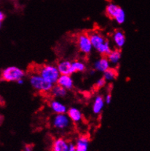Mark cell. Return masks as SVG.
<instances>
[{
	"label": "cell",
	"instance_id": "1",
	"mask_svg": "<svg viewBox=\"0 0 150 151\" xmlns=\"http://www.w3.org/2000/svg\"><path fill=\"white\" fill-rule=\"evenodd\" d=\"M93 47L101 56H107L112 50L110 46L109 41L106 39L102 34L98 31L88 32Z\"/></svg>",
	"mask_w": 150,
	"mask_h": 151
},
{
	"label": "cell",
	"instance_id": "6",
	"mask_svg": "<svg viewBox=\"0 0 150 151\" xmlns=\"http://www.w3.org/2000/svg\"><path fill=\"white\" fill-rule=\"evenodd\" d=\"M3 80L7 82H18L25 77V72L23 69L11 66L5 68L1 72Z\"/></svg>",
	"mask_w": 150,
	"mask_h": 151
},
{
	"label": "cell",
	"instance_id": "13",
	"mask_svg": "<svg viewBox=\"0 0 150 151\" xmlns=\"http://www.w3.org/2000/svg\"><path fill=\"white\" fill-rule=\"evenodd\" d=\"M49 106H50V108L51 109L52 111L56 114L66 113L67 110H68L65 104L56 99H52L50 101Z\"/></svg>",
	"mask_w": 150,
	"mask_h": 151
},
{
	"label": "cell",
	"instance_id": "5",
	"mask_svg": "<svg viewBox=\"0 0 150 151\" xmlns=\"http://www.w3.org/2000/svg\"><path fill=\"white\" fill-rule=\"evenodd\" d=\"M76 44L79 51L85 55H89L93 48L88 32H80L76 35Z\"/></svg>",
	"mask_w": 150,
	"mask_h": 151
},
{
	"label": "cell",
	"instance_id": "19",
	"mask_svg": "<svg viewBox=\"0 0 150 151\" xmlns=\"http://www.w3.org/2000/svg\"><path fill=\"white\" fill-rule=\"evenodd\" d=\"M118 77V72L116 69L111 68L108 69L104 72L103 78L107 81H113Z\"/></svg>",
	"mask_w": 150,
	"mask_h": 151
},
{
	"label": "cell",
	"instance_id": "20",
	"mask_svg": "<svg viewBox=\"0 0 150 151\" xmlns=\"http://www.w3.org/2000/svg\"><path fill=\"white\" fill-rule=\"evenodd\" d=\"M72 65V69L74 73L76 72H83L86 70V64L80 60H74V61L71 62Z\"/></svg>",
	"mask_w": 150,
	"mask_h": 151
},
{
	"label": "cell",
	"instance_id": "17",
	"mask_svg": "<svg viewBox=\"0 0 150 151\" xmlns=\"http://www.w3.org/2000/svg\"><path fill=\"white\" fill-rule=\"evenodd\" d=\"M50 95L53 98H64L67 95V90L58 84L53 85Z\"/></svg>",
	"mask_w": 150,
	"mask_h": 151
},
{
	"label": "cell",
	"instance_id": "2",
	"mask_svg": "<svg viewBox=\"0 0 150 151\" xmlns=\"http://www.w3.org/2000/svg\"><path fill=\"white\" fill-rule=\"evenodd\" d=\"M31 72H35L42 76L44 79L55 85L57 83L58 79L60 76L56 65L50 64H43L39 65L32 66Z\"/></svg>",
	"mask_w": 150,
	"mask_h": 151
},
{
	"label": "cell",
	"instance_id": "18",
	"mask_svg": "<svg viewBox=\"0 0 150 151\" xmlns=\"http://www.w3.org/2000/svg\"><path fill=\"white\" fill-rule=\"evenodd\" d=\"M107 58L111 64H117L120 62L121 57H122V52L120 49H114L111 51V53L107 55Z\"/></svg>",
	"mask_w": 150,
	"mask_h": 151
},
{
	"label": "cell",
	"instance_id": "11",
	"mask_svg": "<svg viewBox=\"0 0 150 151\" xmlns=\"http://www.w3.org/2000/svg\"><path fill=\"white\" fill-rule=\"evenodd\" d=\"M110 62L106 56H101L93 64V69L97 72H104L106 70L110 68Z\"/></svg>",
	"mask_w": 150,
	"mask_h": 151
},
{
	"label": "cell",
	"instance_id": "10",
	"mask_svg": "<svg viewBox=\"0 0 150 151\" xmlns=\"http://www.w3.org/2000/svg\"><path fill=\"white\" fill-rule=\"evenodd\" d=\"M69 143L64 138L56 139L52 144L51 151H69Z\"/></svg>",
	"mask_w": 150,
	"mask_h": 151
},
{
	"label": "cell",
	"instance_id": "7",
	"mask_svg": "<svg viewBox=\"0 0 150 151\" xmlns=\"http://www.w3.org/2000/svg\"><path fill=\"white\" fill-rule=\"evenodd\" d=\"M71 122V121L67 114H56L52 120V126L57 130L63 131L69 127Z\"/></svg>",
	"mask_w": 150,
	"mask_h": 151
},
{
	"label": "cell",
	"instance_id": "16",
	"mask_svg": "<svg viewBox=\"0 0 150 151\" xmlns=\"http://www.w3.org/2000/svg\"><path fill=\"white\" fill-rule=\"evenodd\" d=\"M67 115L69 117L71 122L79 123L82 119V114L79 109L76 107H70L67 110Z\"/></svg>",
	"mask_w": 150,
	"mask_h": 151
},
{
	"label": "cell",
	"instance_id": "24",
	"mask_svg": "<svg viewBox=\"0 0 150 151\" xmlns=\"http://www.w3.org/2000/svg\"><path fill=\"white\" fill-rule=\"evenodd\" d=\"M69 151H76V147L75 145L73 143H69Z\"/></svg>",
	"mask_w": 150,
	"mask_h": 151
},
{
	"label": "cell",
	"instance_id": "22",
	"mask_svg": "<svg viewBox=\"0 0 150 151\" xmlns=\"http://www.w3.org/2000/svg\"><path fill=\"white\" fill-rule=\"evenodd\" d=\"M105 99V103L107 104H109L111 102V99H112V96H111V93H108L106 96L104 97Z\"/></svg>",
	"mask_w": 150,
	"mask_h": 151
},
{
	"label": "cell",
	"instance_id": "26",
	"mask_svg": "<svg viewBox=\"0 0 150 151\" xmlns=\"http://www.w3.org/2000/svg\"><path fill=\"white\" fill-rule=\"evenodd\" d=\"M18 83V84H20V85H21V84H23V83H24V79H21V80H20V81H18V82H17Z\"/></svg>",
	"mask_w": 150,
	"mask_h": 151
},
{
	"label": "cell",
	"instance_id": "8",
	"mask_svg": "<svg viewBox=\"0 0 150 151\" xmlns=\"http://www.w3.org/2000/svg\"><path fill=\"white\" fill-rule=\"evenodd\" d=\"M112 39L117 48L121 50L125 45V41H126L125 32L122 29H116L113 33Z\"/></svg>",
	"mask_w": 150,
	"mask_h": 151
},
{
	"label": "cell",
	"instance_id": "4",
	"mask_svg": "<svg viewBox=\"0 0 150 151\" xmlns=\"http://www.w3.org/2000/svg\"><path fill=\"white\" fill-rule=\"evenodd\" d=\"M105 13L109 19L114 20L118 24H122L125 21V13L120 6L109 3L105 9Z\"/></svg>",
	"mask_w": 150,
	"mask_h": 151
},
{
	"label": "cell",
	"instance_id": "25",
	"mask_svg": "<svg viewBox=\"0 0 150 151\" xmlns=\"http://www.w3.org/2000/svg\"><path fill=\"white\" fill-rule=\"evenodd\" d=\"M4 19V14L1 11H0V21H2Z\"/></svg>",
	"mask_w": 150,
	"mask_h": 151
},
{
	"label": "cell",
	"instance_id": "23",
	"mask_svg": "<svg viewBox=\"0 0 150 151\" xmlns=\"http://www.w3.org/2000/svg\"><path fill=\"white\" fill-rule=\"evenodd\" d=\"M33 147L34 146L32 145H28L26 146L24 151H33Z\"/></svg>",
	"mask_w": 150,
	"mask_h": 151
},
{
	"label": "cell",
	"instance_id": "9",
	"mask_svg": "<svg viewBox=\"0 0 150 151\" xmlns=\"http://www.w3.org/2000/svg\"><path fill=\"white\" fill-rule=\"evenodd\" d=\"M58 69L60 73V75H71L74 74L72 69V65H71V61L68 60H62L58 62L57 65Z\"/></svg>",
	"mask_w": 150,
	"mask_h": 151
},
{
	"label": "cell",
	"instance_id": "14",
	"mask_svg": "<svg viewBox=\"0 0 150 151\" xmlns=\"http://www.w3.org/2000/svg\"><path fill=\"white\" fill-rule=\"evenodd\" d=\"M105 104L104 97L101 95H98L96 96L93 103V112L94 114H100L103 110Z\"/></svg>",
	"mask_w": 150,
	"mask_h": 151
},
{
	"label": "cell",
	"instance_id": "12",
	"mask_svg": "<svg viewBox=\"0 0 150 151\" xmlns=\"http://www.w3.org/2000/svg\"><path fill=\"white\" fill-rule=\"evenodd\" d=\"M56 84L64 88L67 91H69L71 90L74 87V81L71 78V75H60Z\"/></svg>",
	"mask_w": 150,
	"mask_h": 151
},
{
	"label": "cell",
	"instance_id": "15",
	"mask_svg": "<svg viewBox=\"0 0 150 151\" xmlns=\"http://www.w3.org/2000/svg\"><path fill=\"white\" fill-rule=\"evenodd\" d=\"M89 143V137L85 135H82L77 139L76 144H75L76 151H88Z\"/></svg>",
	"mask_w": 150,
	"mask_h": 151
},
{
	"label": "cell",
	"instance_id": "27",
	"mask_svg": "<svg viewBox=\"0 0 150 151\" xmlns=\"http://www.w3.org/2000/svg\"><path fill=\"white\" fill-rule=\"evenodd\" d=\"M1 27V21H0V28Z\"/></svg>",
	"mask_w": 150,
	"mask_h": 151
},
{
	"label": "cell",
	"instance_id": "21",
	"mask_svg": "<svg viewBox=\"0 0 150 151\" xmlns=\"http://www.w3.org/2000/svg\"><path fill=\"white\" fill-rule=\"evenodd\" d=\"M106 84V81L102 77V78H101L100 79H99L96 81V84H95V88L97 89V90H99V89L104 87Z\"/></svg>",
	"mask_w": 150,
	"mask_h": 151
},
{
	"label": "cell",
	"instance_id": "3",
	"mask_svg": "<svg viewBox=\"0 0 150 151\" xmlns=\"http://www.w3.org/2000/svg\"><path fill=\"white\" fill-rule=\"evenodd\" d=\"M29 82L35 91L42 94H50L53 84L44 79L42 76L35 72H31L29 76Z\"/></svg>",
	"mask_w": 150,
	"mask_h": 151
}]
</instances>
